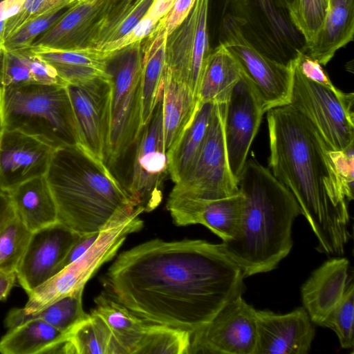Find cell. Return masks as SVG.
Returning <instances> with one entry per match:
<instances>
[{
  "label": "cell",
  "mask_w": 354,
  "mask_h": 354,
  "mask_svg": "<svg viewBox=\"0 0 354 354\" xmlns=\"http://www.w3.org/2000/svg\"><path fill=\"white\" fill-rule=\"evenodd\" d=\"M244 279L221 243L156 238L121 252L102 282L106 292L144 321L192 335L243 294Z\"/></svg>",
  "instance_id": "1"
},
{
  "label": "cell",
  "mask_w": 354,
  "mask_h": 354,
  "mask_svg": "<svg viewBox=\"0 0 354 354\" xmlns=\"http://www.w3.org/2000/svg\"><path fill=\"white\" fill-rule=\"evenodd\" d=\"M269 167L292 194L317 239L315 249L341 257L351 237L344 187L333 149L313 124L290 104L268 110Z\"/></svg>",
  "instance_id": "2"
},
{
  "label": "cell",
  "mask_w": 354,
  "mask_h": 354,
  "mask_svg": "<svg viewBox=\"0 0 354 354\" xmlns=\"http://www.w3.org/2000/svg\"><path fill=\"white\" fill-rule=\"evenodd\" d=\"M238 187L244 196L240 227L221 244L245 278L274 270L289 254L292 225L301 211L288 189L254 158L245 161Z\"/></svg>",
  "instance_id": "3"
},
{
  "label": "cell",
  "mask_w": 354,
  "mask_h": 354,
  "mask_svg": "<svg viewBox=\"0 0 354 354\" xmlns=\"http://www.w3.org/2000/svg\"><path fill=\"white\" fill-rule=\"evenodd\" d=\"M45 176L58 222L81 236L98 232L142 208L105 162L80 144L56 149Z\"/></svg>",
  "instance_id": "4"
},
{
  "label": "cell",
  "mask_w": 354,
  "mask_h": 354,
  "mask_svg": "<svg viewBox=\"0 0 354 354\" xmlns=\"http://www.w3.org/2000/svg\"><path fill=\"white\" fill-rule=\"evenodd\" d=\"M0 129L21 132L55 149L80 144L64 85L0 86Z\"/></svg>",
  "instance_id": "5"
},
{
  "label": "cell",
  "mask_w": 354,
  "mask_h": 354,
  "mask_svg": "<svg viewBox=\"0 0 354 354\" xmlns=\"http://www.w3.org/2000/svg\"><path fill=\"white\" fill-rule=\"evenodd\" d=\"M142 41L108 59L111 80L110 125L106 161L113 165L136 144L142 129L141 73Z\"/></svg>",
  "instance_id": "6"
},
{
  "label": "cell",
  "mask_w": 354,
  "mask_h": 354,
  "mask_svg": "<svg viewBox=\"0 0 354 354\" xmlns=\"http://www.w3.org/2000/svg\"><path fill=\"white\" fill-rule=\"evenodd\" d=\"M142 208L126 217L111 221L100 231L98 238L80 258L64 267L50 279L27 293L28 299L21 315H31L56 300L84 290L87 281L105 263L112 259L127 236L140 231L144 225Z\"/></svg>",
  "instance_id": "7"
},
{
  "label": "cell",
  "mask_w": 354,
  "mask_h": 354,
  "mask_svg": "<svg viewBox=\"0 0 354 354\" xmlns=\"http://www.w3.org/2000/svg\"><path fill=\"white\" fill-rule=\"evenodd\" d=\"M289 104L304 115L333 150L354 145V95L332 90L304 76L293 57Z\"/></svg>",
  "instance_id": "8"
},
{
  "label": "cell",
  "mask_w": 354,
  "mask_h": 354,
  "mask_svg": "<svg viewBox=\"0 0 354 354\" xmlns=\"http://www.w3.org/2000/svg\"><path fill=\"white\" fill-rule=\"evenodd\" d=\"M222 43L237 60L242 75L256 92L265 112L289 104L292 67L259 50L245 36L241 19L227 15L223 22Z\"/></svg>",
  "instance_id": "9"
},
{
  "label": "cell",
  "mask_w": 354,
  "mask_h": 354,
  "mask_svg": "<svg viewBox=\"0 0 354 354\" xmlns=\"http://www.w3.org/2000/svg\"><path fill=\"white\" fill-rule=\"evenodd\" d=\"M226 103L215 102L208 129L193 165L170 194L211 201L239 193L230 169L223 131Z\"/></svg>",
  "instance_id": "10"
},
{
  "label": "cell",
  "mask_w": 354,
  "mask_h": 354,
  "mask_svg": "<svg viewBox=\"0 0 354 354\" xmlns=\"http://www.w3.org/2000/svg\"><path fill=\"white\" fill-rule=\"evenodd\" d=\"M162 99L163 86L152 115L135 144L130 183L126 189L145 212H152L161 203L163 182L169 174L162 132Z\"/></svg>",
  "instance_id": "11"
},
{
  "label": "cell",
  "mask_w": 354,
  "mask_h": 354,
  "mask_svg": "<svg viewBox=\"0 0 354 354\" xmlns=\"http://www.w3.org/2000/svg\"><path fill=\"white\" fill-rule=\"evenodd\" d=\"M257 310L239 295L192 335L189 353L254 354Z\"/></svg>",
  "instance_id": "12"
},
{
  "label": "cell",
  "mask_w": 354,
  "mask_h": 354,
  "mask_svg": "<svg viewBox=\"0 0 354 354\" xmlns=\"http://www.w3.org/2000/svg\"><path fill=\"white\" fill-rule=\"evenodd\" d=\"M209 0H195L188 16L167 37L166 64L171 75L188 84L196 96L209 46L207 17Z\"/></svg>",
  "instance_id": "13"
},
{
  "label": "cell",
  "mask_w": 354,
  "mask_h": 354,
  "mask_svg": "<svg viewBox=\"0 0 354 354\" xmlns=\"http://www.w3.org/2000/svg\"><path fill=\"white\" fill-rule=\"evenodd\" d=\"M80 142L95 156L106 160L110 125L109 75L66 86Z\"/></svg>",
  "instance_id": "14"
},
{
  "label": "cell",
  "mask_w": 354,
  "mask_h": 354,
  "mask_svg": "<svg viewBox=\"0 0 354 354\" xmlns=\"http://www.w3.org/2000/svg\"><path fill=\"white\" fill-rule=\"evenodd\" d=\"M265 113L256 92L242 75L226 102L223 117L228 163L237 183Z\"/></svg>",
  "instance_id": "15"
},
{
  "label": "cell",
  "mask_w": 354,
  "mask_h": 354,
  "mask_svg": "<svg viewBox=\"0 0 354 354\" xmlns=\"http://www.w3.org/2000/svg\"><path fill=\"white\" fill-rule=\"evenodd\" d=\"M81 235L59 222L32 233L16 271L17 279L30 292L61 270V265Z\"/></svg>",
  "instance_id": "16"
},
{
  "label": "cell",
  "mask_w": 354,
  "mask_h": 354,
  "mask_svg": "<svg viewBox=\"0 0 354 354\" xmlns=\"http://www.w3.org/2000/svg\"><path fill=\"white\" fill-rule=\"evenodd\" d=\"M55 149L19 131L0 129V190L45 176Z\"/></svg>",
  "instance_id": "17"
},
{
  "label": "cell",
  "mask_w": 354,
  "mask_h": 354,
  "mask_svg": "<svg viewBox=\"0 0 354 354\" xmlns=\"http://www.w3.org/2000/svg\"><path fill=\"white\" fill-rule=\"evenodd\" d=\"M257 343L254 354H306L315 330L301 306L285 314L256 311Z\"/></svg>",
  "instance_id": "18"
},
{
  "label": "cell",
  "mask_w": 354,
  "mask_h": 354,
  "mask_svg": "<svg viewBox=\"0 0 354 354\" xmlns=\"http://www.w3.org/2000/svg\"><path fill=\"white\" fill-rule=\"evenodd\" d=\"M114 0H76L30 47L71 50L89 48Z\"/></svg>",
  "instance_id": "19"
},
{
  "label": "cell",
  "mask_w": 354,
  "mask_h": 354,
  "mask_svg": "<svg viewBox=\"0 0 354 354\" xmlns=\"http://www.w3.org/2000/svg\"><path fill=\"white\" fill-rule=\"evenodd\" d=\"M349 261L332 258L312 272L301 288L303 307L312 322L320 325L342 298L348 283Z\"/></svg>",
  "instance_id": "20"
},
{
  "label": "cell",
  "mask_w": 354,
  "mask_h": 354,
  "mask_svg": "<svg viewBox=\"0 0 354 354\" xmlns=\"http://www.w3.org/2000/svg\"><path fill=\"white\" fill-rule=\"evenodd\" d=\"M7 194L15 213L30 232L58 222L57 205L46 176L24 182Z\"/></svg>",
  "instance_id": "21"
},
{
  "label": "cell",
  "mask_w": 354,
  "mask_h": 354,
  "mask_svg": "<svg viewBox=\"0 0 354 354\" xmlns=\"http://www.w3.org/2000/svg\"><path fill=\"white\" fill-rule=\"evenodd\" d=\"M41 59L51 66L58 76L68 84H77L106 77V63L112 55L93 48L61 50L29 47Z\"/></svg>",
  "instance_id": "22"
},
{
  "label": "cell",
  "mask_w": 354,
  "mask_h": 354,
  "mask_svg": "<svg viewBox=\"0 0 354 354\" xmlns=\"http://www.w3.org/2000/svg\"><path fill=\"white\" fill-rule=\"evenodd\" d=\"M354 0H329L324 24L315 40L304 50L326 66L335 53L353 40Z\"/></svg>",
  "instance_id": "23"
},
{
  "label": "cell",
  "mask_w": 354,
  "mask_h": 354,
  "mask_svg": "<svg viewBox=\"0 0 354 354\" xmlns=\"http://www.w3.org/2000/svg\"><path fill=\"white\" fill-rule=\"evenodd\" d=\"M167 33L162 19L142 45L141 102L142 125L150 120L158 103L167 69Z\"/></svg>",
  "instance_id": "24"
},
{
  "label": "cell",
  "mask_w": 354,
  "mask_h": 354,
  "mask_svg": "<svg viewBox=\"0 0 354 354\" xmlns=\"http://www.w3.org/2000/svg\"><path fill=\"white\" fill-rule=\"evenodd\" d=\"M198 106L197 97L188 84L174 78L167 67L163 84L162 111L166 154L192 122Z\"/></svg>",
  "instance_id": "25"
},
{
  "label": "cell",
  "mask_w": 354,
  "mask_h": 354,
  "mask_svg": "<svg viewBox=\"0 0 354 354\" xmlns=\"http://www.w3.org/2000/svg\"><path fill=\"white\" fill-rule=\"evenodd\" d=\"M241 77L237 60L221 42L205 60L196 93L198 104L226 103Z\"/></svg>",
  "instance_id": "26"
},
{
  "label": "cell",
  "mask_w": 354,
  "mask_h": 354,
  "mask_svg": "<svg viewBox=\"0 0 354 354\" xmlns=\"http://www.w3.org/2000/svg\"><path fill=\"white\" fill-rule=\"evenodd\" d=\"M66 336L50 324L31 319L15 327L0 339L3 354L60 353Z\"/></svg>",
  "instance_id": "27"
},
{
  "label": "cell",
  "mask_w": 354,
  "mask_h": 354,
  "mask_svg": "<svg viewBox=\"0 0 354 354\" xmlns=\"http://www.w3.org/2000/svg\"><path fill=\"white\" fill-rule=\"evenodd\" d=\"M215 102L198 104L194 118L174 147L167 153L168 173L178 182L188 171L205 140Z\"/></svg>",
  "instance_id": "28"
},
{
  "label": "cell",
  "mask_w": 354,
  "mask_h": 354,
  "mask_svg": "<svg viewBox=\"0 0 354 354\" xmlns=\"http://www.w3.org/2000/svg\"><path fill=\"white\" fill-rule=\"evenodd\" d=\"M91 313L100 317L111 330L125 354H134L145 331L147 322L118 302L107 292L94 299Z\"/></svg>",
  "instance_id": "29"
},
{
  "label": "cell",
  "mask_w": 354,
  "mask_h": 354,
  "mask_svg": "<svg viewBox=\"0 0 354 354\" xmlns=\"http://www.w3.org/2000/svg\"><path fill=\"white\" fill-rule=\"evenodd\" d=\"M60 353L125 354L104 321L92 313L66 333Z\"/></svg>",
  "instance_id": "30"
},
{
  "label": "cell",
  "mask_w": 354,
  "mask_h": 354,
  "mask_svg": "<svg viewBox=\"0 0 354 354\" xmlns=\"http://www.w3.org/2000/svg\"><path fill=\"white\" fill-rule=\"evenodd\" d=\"M83 290L64 296L34 314L21 315L12 309L5 319V325L10 328L28 319H39L67 333L88 315L82 306Z\"/></svg>",
  "instance_id": "31"
},
{
  "label": "cell",
  "mask_w": 354,
  "mask_h": 354,
  "mask_svg": "<svg viewBox=\"0 0 354 354\" xmlns=\"http://www.w3.org/2000/svg\"><path fill=\"white\" fill-rule=\"evenodd\" d=\"M191 339L186 330L147 322L134 354H189Z\"/></svg>",
  "instance_id": "32"
},
{
  "label": "cell",
  "mask_w": 354,
  "mask_h": 354,
  "mask_svg": "<svg viewBox=\"0 0 354 354\" xmlns=\"http://www.w3.org/2000/svg\"><path fill=\"white\" fill-rule=\"evenodd\" d=\"M32 233L12 208L0 225V272L16 273Z\"/></svg>",
  "instance_id": "33"
},
{
  "label": "cell",
  "mask_w": 354,
  "mask_h": 354,
  "mask_svg": "<svg viewBox=\"0 0 354 354\" xmlns=\"http://www.w3.org/2000/svg\"><path fill=\"white\" fill-rule=\"evenodd\" d=\"M329 7V0H293L288 12L294 26L303 35L306 46L320 31Z\"/></svg>",
  "instance_id": "34"
},
{
  "label": "cell",
  "mask_w": 354,
  "mask_h": 354,
  "mask_svg": "<svg viewBox=\"0 0 354 354\" xmlns=\"http://www.w3.org/2000/svg\"><path fill=\"white\" fill-rule=\"evenodd\" d=\"M354 284L351 281L339 301L330 310L319 326L331 329L340 346L353 349L354 346Z\"/></svg>",
  "instance_id": "35"
},
{
  "label": "cell",
  "mask_w": 354,
  "mask_h": 354,
  "mask_svg": "<svg viewBox=\"0 0 354 354\" xmlns=\"http://www.w3.org/2000/svg\"><path fill=\"white\" fill-rule=\"evenodd\" d=\"M71 5L28 20L4 40L3 49L14 50L30 47L34 40L48 30Z\"/></svg>",
  "instance_id": "36"
},
{
  "label": "cell",
  "mask_w": 354,
  "mask_h": 354,
  "mask_svg": "<svg viewBox=\"0 0 354 354\" xmlns=\"http://www.w3.org/2000/svg\"><path fill=\"white\" fill-rule=\"evenodd\" d=\"M154 0H135L125 15L118 21L102 31L90 48L101 50L131 32L146 15Z\"/></svg>",
  "instance_id": "37"
},
{
  "label": "cell",
  "mask_w": 354,
  "mask_h": 354,
  "mask_svg": "<svg viewBox=\"0 0 354 354\" xmlns=\"http://www.w3.org/2000/svg\"><path fill=\"white\" fill-rule=\"evenodd\" d=\"M32 82L28 60L24 49H3L0 62V86H15Z\"/></svg>",
  "instance_id": "38"
},
{
  "label": "cell",
  "mask_w": 354,
  "mask_h": 354,
  "mask_svg": "<svg viewBox=\"0 0 354 354\" xmlns=\"http://www.w3.org/2000/svg\"><path fill=\"white\" fill-rule=\"evenodd\" d=\"M76 0H24L19 12L8 19L4 30V40L28 20L48 12L63 8Z\"/></svg>",
  "instance_id": "39"
},
{
  "label": "cell",
  "mask_w": 354,
  "mask_h": 354,
  "mask_svg": "<svg viewBox=\"0 0 354 354\" xmlns=\"http://www.w3.org/2000/svg\"><path fill=\"white\" fill-rule=\"evenodd\" d=\"M354 145L344 150H331L330 158L342 179L346 200H353Z\"/></svg>",
  "instance_id": "40"
},
{
  "label": "cell",
  "mask_w": 354,
  "mask_h": 354,
  "mask_svg": "<svg viewBox=\"0 0 354 354\" xmlns=\"http://www.w3.org/2000/svg\"><path fill=\"white\" fill-rule=\"evenodd\" d=\"M265 16L276 37L283 41L293 40L295 31L284 16L276 8L272 0H254Z\"/></svg>",
  "instance_id": "41"
},
{
  "label": "cell",
  "mask_w": 354,
  "mask_h": 354,
  "mask_svg": "<svg viewBox=\"0 0 354 354\" xmlns=\"http://www.w3.org/2000/svg\"><path fill=\"white\" fill-rule=\"evenodd\" d=\"M293 59L300 73L306 78L332 90L338 89L330 81L322 65L310 57L304 50H297Z\"/></svg>",
  "instance_id": "42"
},
{
  "label": "cell",
  "mask_w": 354,
  "mask_h": 354,
  "mask_svg": "<svg viewBox=\"0 0 354 354\" xmlns=\"http://www.w3.org/2000/svg\"><path fill=\"white\" fill-rule=\"evenodd\" d=\"M22 49L27 56L34 83L67 86V84L58 76L55 69L35 54L29 47Z\"/></svg>",
  "instance_id": "43"
},
{
  "label": "cell",
  "mask_w": 354,
  "mask_h": 354,
  "mask_svg": "<svg viewBox=\"0 0 354 354\" xmlns=\"http://www.w3.org/2000/svg\"><path fill=\"white\" fill-rule=\"evenodd\" d=\"M194 2L195 0H175L169 11L162 18L168 36L186 19Z\"/></svg>",
  "instance_id": "44"
},
{
  "label": "cell",
  "mask_w": 354,
  "mask_h": 354,
  "mask_svg": "<svg viewBox=\"0 0 354 354\" xmlns=\"http://www.w3.org/2000/svg\"><path fill=\"white\" fill-rule=\"evenodd\" d=\"M99 234L100 232L81 236L69 250L61 265V270L85 253L97 240Z\"/></svg>",
  "instance_id": "45"
},
{
  "label": "cell",
  "mask_w": 354,
  "mask_h": 354,
  "mask_svg": "<svg viewBox=\"0 0 354 354\" xmlns=\"http://www.w3.org/2000/svg\"><path fill=\"white\" fill-rule=\"evenodd\" d=\"M135 0H114L113 4L102 21L94 39L104 30L122 17ZM93 39V40H94Z\"/></svg>",
  "instance_id": "46"
},
{
  "label": "cell",
  "mask_w": 354,
  "mask_h": 354,
  "mask_svg": "<svg viewBox=\"0 0 354 354\" xmlns=\"http://www.w3.org/2000/svg\"><path fill=\"white\" fill-rule=\"evenodd\" d=\"M24 0H3L0 2V62L3 52L4 30L8 18L17 14Z\"/></svg>",
  "instance_id": "47"
},
{
  "label": "cell",
  "mask_w": 354,
  "mask_h": 354,
  "mask_svg": "<svg viewBox=\"0 0 354 354\" xmlns=\"http://www.w3.org/2000/svg\"><path fill=\"white\" fill-rule=\"evenodd\" d=\"M17 279L16 273L0 272V301L5 300L8 296Z\"/></svg>",
  "instance_id": "48"
},
{
  "label": "cell",
  "mask_w": 354,
  "mask_h": 354,
  "mask_svg": "<svg viewBox=\"0 0 354 354\" xmlns=\"http://www.w3.org/2000/svg\"><path fill=\"white\" fill-rule=\"evenodd\" d=\"M12 210V207L8 194L0 190V225Z\"/></svg>",
  "instance_id": "49"
},
{
  "label": "cell",
  "mask_w": 354,
  "mask_h": 354,
  "mask_svg": "<svg viewBox=\"0 0 354 354\" xmlns=\"http://www.w3.org/2000/svg\"><path fill=\"white\" fill-rule=\"evenodd\" d=\"M1 1H3V0H0V2H1Z\"/></svg>",
  "instance_id": "50"
}]
</instances>
